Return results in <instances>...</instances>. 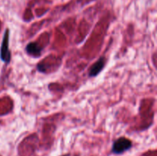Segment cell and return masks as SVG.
<instances>
[{"mask_svg":"<svg viewBox=\"0 0 157 156\" xmlns=\"http://www.w3.org/2000/svg\"><path fill=\"white\" fill-rule=\"evenodd\" d=\"M132 142L125 137H121L114 141L112 146V151L116 154H121L132 148Z\"/></svg>","mask_w":157,"mask_h":156,"instance_id":"6da1fadb","label":"cell"},{"mask_svg":"<svg viewBox=\"0 0 157 156\" xmlns=\"http://www.w3.org/2000/svg\"><path fill=\"white\" fill-rule=\"evenodd\" d=\"M9 31L6 28L3 35L2 42L1 45V50H0V58L2 61L5 63H9L11 60V53L9 48Z\"/></svg>","mask_w":157,"mask_h":156,"instance_id":"7a4b0ae2","label":"cell"},{"mask_svg":"<svg viewBox=\"0 0 157 156\" xmlns=\"http://www.w3.org/2000/svg\"><path fill=\"white\" fill-rule=\"evenodd\" d=\"M106 64V58L104 57H101L98 59V61L94 63L93 65L90 67V70H89V76L90 77H94V76H98L102 70L104 69V66Z\"/></svg>","mask_w":157,"mask_h":156,"instance_id":"3957f363","label":"cell"},{"mask_svg":"<svg viewBox=\"0 0 157 156\" xmlns=\"http://www.w3.org/2000/svg\"><path fill=\"white\" fill-rule=\"evenodd\" d=\"M25 50L29 54L32 55L34 57H38L41 54V48L40 46L38 45L37 43L31 42L27 44Z\"/></svg>","mask_w":157,"mask_h":156,"instance_id":"277c9868","label":"cell"}]
</instances>
